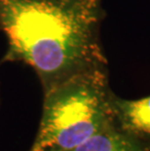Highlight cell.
I'll return each instance as SVG.
<instances>
[{"label":"cell","instance_id":"6da1fadb","mask_svg":"<svg viewBox=\"0 0 150 151\" xmlns=\"http://www.w3.org/2000/svg\"><path fill=\"white\" fill-rule=\"evenodd\" d=\"M103 0H0V29L8 40L3 62H22L43 94L70 77L107 68L100 29Z\"/></svg>","mask_w":150,"mask_h":151},{"label":"cell","instance_id":"7a4b0ae2","mask_svg":"<svg viewBox=\"0 0 150 151\" xmlns=\"http://www.w3.org/2000/svg\"><path fill=\"white\" fill-rule=\"evenodd\" d=\"M107 68L70 77L44 93L42 115L28 151H66L115 122Z\"/></svg>","mask_w":150,"mask_h":151},{"label":"cell","instance_id":"3957f363","mask_svg":"<svg viewBox=\"0 0 150 151\" xmlns=\"http://www.w3.org/2000/svg\"><path fill=\"white\" fill-rule=\"evenodd\" d=\"M66 151H150V137L130 133L114 122Z\"/></svg>","mask_w":150,"mask_h":151},{"label":"cell","instance_id":"277c9868","mask_svg":"<svg viewBox=\"0 0 150 151\" xmlns=\"http://www.w3.org/2000/svg\"><path fill=\"white\" fill-rule=\"evenodd\" d=\"M112 107L114 119L121 129L150 137V95L136 99H127L114 94Z\"/></svg>","mask_w":150,"mask_h":151}]
</instances>
